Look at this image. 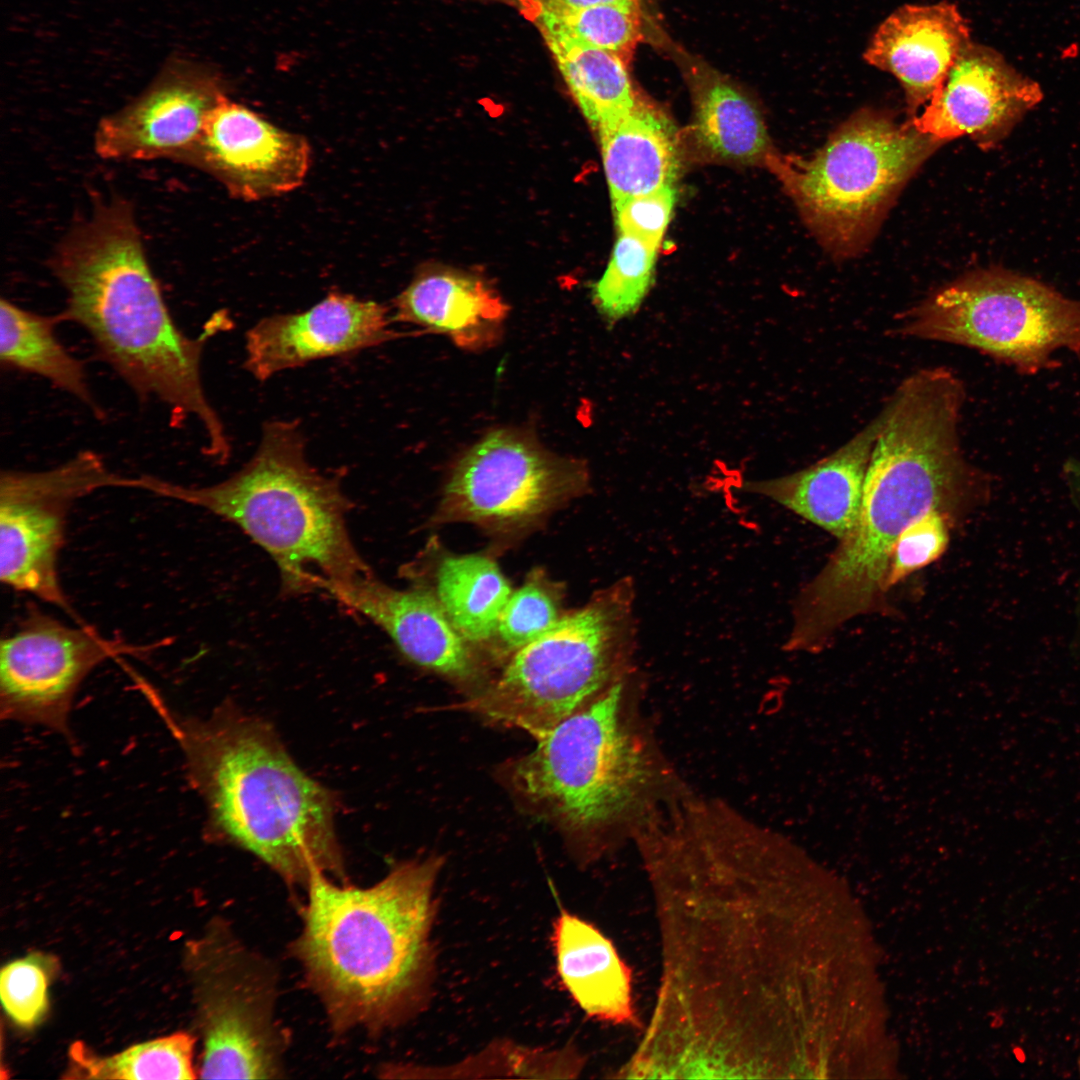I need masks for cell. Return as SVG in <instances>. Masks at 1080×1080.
<instances>
[{"label": "cell", "mask_w": 1080, "mask_h": 1080, "mask_svg": "<svg viewBox=\"0 0 1080 1080\" xmlns=\"http://www.w3.org/2000/svg\"><path fill=\"white\" fill-rule=\"evenodd\" d=\"M638 840L661 971L648 1023L615 1076L781 1075L786 964L780 941L793 847L701 802Z\"/></svg>", "instance_id": "obj_1"}, {"label": "cell", "mask_w": 1080, "mask_h": 1080, "mask_svg": "<svg viewBox=\"0 0 1080 1080\" xmlns=\"http://www.w3.org/2000/svg\"><path fill=\"white\" fill-rule=\"evenodd\" d=\"M965 392L952 370L929 367L906 377L886 402L856 523L797 595L785 650L819 652L847 621L881 611L904 529L933 510L954 522L986 496V474L961 447Z\"/></svg>", "instance_id": "obj_2"}, {"label": "cell", "mask_w": 1080, "mask_h": 1080, "mask_svg": "<svg viewBox=\"0 0 1080 1080\" xmlns=\"http://www.w3.org/2000/svg\"><path fill=\"white\" fill-rule=\"evenodd\" d=\"M443 866L440 855L406 860L368 887L323 874L311 880L290 948L335 1035L377 1036L428 1006L436 972L434 894Z\"/></svg>", "instance_id": "obj_3"}, {"label": "cell", "mask_w": 1080, "mask_h": 1080, "mask_svg": "<svg viewBox=\"0 0 1080 1080\" xmlns=\"http://www.w3.org/2000/svg\"><path fill=\"white\" fill-rule=\"evenodd\" d=\"M51 267L66 292L58 320L86 330L98 354L139 397L159 400L175 419L195 417L205 431L206 455L225 463L231 447L205 395L201 358L206 342L231 328L228 313H214L197 337L177 326L126 200L96 204L61 241Z\"/></svg>", "instance_id": "obj_4"}, {"label": "cell", "mask_w": 1080, "mask_h": 1080, "mask_svg": "<svg viewBox=\"0 0 1080 1080\" xmlns=\"http://www.w3.org/2000/svg\"><path fill=\"white\" fill-rule=\"evenodd\" d=\"M158 711L205 803L209 832L249 851L290 886L306 890L317 874L348 883L334 794L298 767L269 723L233 704L206 718Z\"/></svg>", "instance_id": "obj_5"}, {"label": "cell", "mask_w": 1080, "mask_h": 1080, "mask_svg": "<svg viewBox=\"0 0 1080 1080\" xmlns=\"http://www.w3.org/2000/svg\"><path fill=\"white\" fill-rule=\"evenodd\" d=\"M305 444L296 420L266 422L255 454L229 478L195 487L142 474L136 489L238 526L276 563L288 594L371 575L351 540L346 521L351 503L339 479L309 463Z\"/></svg>", "instance_id": "obj_6"}, {"label": "cell", "mask_w": 1080, "mask_h": 1080, "mask_svg": "<svg viewBox=\"0 0 1080 1080\" xmlns=\"http://www.w3.org/2000/svg\"><path fill=\"white\" fill-rule=\"evenodd\" d=\"M634 604L629 576L595 592L460 706L541 738L621 679L637 640Z\"/></svg>", "instance_id": "obj_7"}, {"label": "cell", "mask_w": 1080, "mask_h": 1080, "mask_svg": "<svg viewBox=\"0 0 1080 1080\" xmlns=\"http://www.w3.org/2000/svg\"><path fill=\"white\" fill-rule=\"evenodd\" d=\"M942 143L908 120L863 108L808 159L774 168L818 240L834 256L861 252L891 203Z\"/></svg>", "instance_id": "obj_8"}, {"label": "cell", "mask_w": 1080, "mask_h": 1080, "mask_svg": "<svg viewBox=\"0 0 1080 1080\" xmlns=\"http://www.w3.org/2000/svg\"><path fill=\"white\" fill-rule=\"evenodd\" d=\"M902 337L966 346L1025 376L1080 356V299L1036 278L990 267L964 274L902 314Z\"/></svg>", "instance_id": "obj_9"}, {"label": "cell", "mask_w": 1080, "mask_h": 1080, "mask_svg": "<svg viewBox=\"0 0 1080 1080\" xmlns=\"http://www.w3.org/2000/svg\"><path fill=\"white\" fill-rule=\"evenodd\" d=\"M623 690L620 679L505 769L516 795L571 834L615 820L644 781L642 761L620 723Z\"/></svg>", "instance_id": "obj_10"}, {"label": "cell", "mask_w": 1080, "mask_h": 1080, "mask_svg": "<svg viewBox=\"0 0 1080 1080\" xmlns=\"http://www.w3.org/2000/svg\"><path fill=\"white\" fill-rule=\"evenodd\" d=\"M589 488L590 474L583 461L553 454L520 431L498 429L457 461L433 522L518 531Z\"/></svg>", "instance_id": "obj_11"}, {"label": "cell", "mask_w": 1080, "mask_h": 1080, "mask_svg": "<svg viewBox=\"0 0 1080 1080\" xmlns=\"http://www.w3.org/2000/svg\"><path fill=\"white\" fill-rule=\"evenodd\" d=\"M131 477L112 471L104 458L82 450L41 471L3 470L0 475V579L88 624L62 587L59 557L72 506L98 490L130 488Z\"/></svg>", "instance_id": "obj_12"}, {"label": "cell", "mask_w": 1080, "mask_h": 1080, "mask_svg": "<svg viewBox=\"0 0 1080 1080\" xmlns=\"http://www.w3.org/2000/svg\"><path fill=\"white\" fill-rule=\"evenodd\" d=\"M146 649L105 637L92 625L65 624L31 607L1 639V719L69 737L73 699L90 672L108 659Z\"/></svg>", "instance_id": "obj_13"}, {"label": "cell", "mask_w": 1080, "mask_h": 1080, "mask_svg": "<svg viewBox=\"0 0 1080 1080\" xmlns=\"http://www.w3.org/2000/svg\"><path fill=\"white\" fill-rule=\"evenodd\" d=\"M204 1004L200 1077L279 1079L288 1032L277 1016L280 974L264 954L230 937Z\"/></svg>", "instance_id": "obj_14"}, {"label": "cell", "mask_w": 1080, "mask_h": 1080, "mask_svg": "<svg viewBox=\"0 0 1080 1080\" xmlns=\"http://www.w3.org/2000/svg\"><path fill=\"white\" fill-rule=\"evenodd\" d=\"M178 161L210 174L232 197L258 201L300 187L312 151L304 136L275 126L224 95Z\"/></svg>", "instance_id": "obj_15"}, {"label": "cell", "mask_w": 1080, "mask_h": 1080, "mask_svg": "<svg viewBox=\"0 0 1080 1080\" xmlns=\"http://www.w3.org/2000/svg\"><path fill=\"white\" fill-rule=\"evenodd\" d=\"M321 590L378 626L410 662L472 693L490 680L486 661L459 634L428 587L397 589L371 574L325 582Z\"/></svg>", "instance_id": "obj_16"}, {"label": "cell", "mask_w": 1080, "mask_h": 1080, "mask_svg": "<svg viewBox=\"0 0 1080 1080\" xmlns=\"http://www.w3.org/2000/svg\"><path fill=\"white\" fill-rule=\"evenodd\" d=\"M1042 99L1036 81L993 49L970 42L924 110L910 121L941 143L968 136L989 149L1005 139Z\"/></svg>", "instance_id": "obj_17"}, {"label": "cell", "mask_w": 1080, "mask_h": 1080, "mask_svg": "<svg viewBox=\"0 0 1080 1080\" xmlns=\"http://www.w3.org/2000/svg\"><path fill=\"white\" fill-rule=\"evenodd\" d=\"M224 95L223 81L215 72L175 61L142 95L101 120L95 150L105 159L178 161L197 138L208 111Z\"/></svg>", "instance_id": "obj_18"}, {"label": "cell", "mask_w": 1080, "mask_h": 1080, "mask_svg": "<svg viewBox=\"0 0 1080 1080\" xmlns=\"http://www.w3.org/2000/svg\"><path fill=\"white\" fill-rule=\"evenodd\" d=\"M391 320L385 305L334 290L303 312L258 321L246 333L244 366L266 381L315 360L353 354L399 337Z\"/></svg>", "instance_id": "obj_19"}, {"label": "cell", "mask_w": 1080, "mask_h": 1080, "mask_svg": "<svg viewBox=\"0 0 1080 1080\" xmlns=\"http://www.w3.org/2000/svg\"><path fill=\"white\" fill-rule=\"evenodd\" d=\"M970 42L968 22L954 4H910L879 25L864 59L900 82L910 113H915L941 87Z\"/></svg>", "instance_id": "obj_20"}, {"label": "cell", "mask_w": 1080, "mask_h": 1080, "mask_svg": "<svg viewBox=\"0 0 1080 1080\" xmlns=\"http://www.w3.org/2000/svg\"><path fill=\"white\" fill-rule=\"evenodd\" d=\"M885 417L883 407L841 447L804 469L746 480L739 489L764 496L841 540L856 523L871 454Z\"/></svg>", "instance_id": "obj_21"}, {"label": "cell", "mask_w": 1080, "mask_h": 1080, "mask_svg": "<svg viewBox=\"0 0 1080 1080\" xmlns=\"http://www.w3.org/2000/svg\"><path fill=\"white\" fill-rule=\"evenodd\" d=\"M393 319L446 334L457 346L481 350L501 336L508 307L480 278L449 269L420 271L394 300Z\"/></svg>", "instance_id": "obj_22"}, {"label": "cell", "mask_w": 1080, "mask_h": 1080, "mask_svg": "<svg viewBox=\"0 0 1080 1080\" xmlns=\"http://www.w3.org/2000/svg\"><path fill=\"white\" fill-rule=\"evenodd\" d=\"M552 943L561 984L588 1016L642 1029L631 969L599 929L561 910L553 923Z\"/></svg>", "instance_id": "obj_23"}, {"label": "cell", "mask_w": 1080, "mask_h": 1080, "mask_svg": "<svg viewBox=\"0 0 1080 1080\" xmlns=\"http://www.w3.org/2000/svg\"><path fill=\"white\" fill-rule=\"evenodd\" d=\"M596 130L613 205L673 185L680 152L674 126L663 112L640 99Z\"/></svg>", "instance_id": "obj_24"}, {"label": "cell", "mask_w": 1080, "mask_h": 1080, "mask_svg": "<svg viewBox=\"0 0 1080 1080\" xmlns=\"http://www.w3.org/2000/svg\"><path fill=\"white\" fill-rule=\"evenodd\" d=\"M57 322V316L40 315L2 298L1 365L46 379L101 418L104 413L93 397L83 363L58 339L55 332Z\"/></svg>", "instance_id": "obj_25"}, {"label": "cell", "mask_w": 1080, "mask_h": 1080, "mask_svg": "<svg viewBox=\"0 0 1080 1080\" xmlns=\"http://www.w3.org/2000/svg\"><path fill=\"white\" fill-rule=\"evenodd\" d=\"M459 634L476 650L489 646L512 594L497 563L481 554L447 555L432 589Z\"/></svg>", "instance_id": "obj_26"}, {"label": "cell", "mask_w": 1080, "mask_h": 1080, "mask_svg": "<svg viewBox=\"0 0 1080 1080\" xmlns=\"http://www.w3.org/2000/svg\"><path fill=\"white\" fill-rule=\"evenodd\" d=\"M569 91L594 129L631 110L635 94L627 64L566 31L539 27Z\"/></svg>", "instance_id": "obj_27"}, {"label": "cell", "mask_w": 1080, "mask_h": 1080, "mask_svg": "<svg viewBox=\"0 0 1080 1080\" xmlns=\"http://www.w3.org/2000/svg\"><path fill=\"white\" fill-rule=\"evenodd\" d=\"M692 130L697 144L714 159L773 166L779 159L757 107L725 81H712L700 90Z\"/></svg>", "instance_id": "obj_28"}, {"label": "cell", "mask_w": 1080, "mask_h": 1080, "mask_svg": "<svg viewBox=\"0 0 1080 1080\" xmlns=\"http://www.w3.org/2000/svg\"><path fill=\"white\" fill-rule=\"evenodd\" d=\"M523 3L538 28L566 31L617 55L627 65L641 38L640 2L591 7L572 6L564 0H523Z\"/></svg>", "instance_id": "obj_29"}, {"label": "cell", "mask_w": 1080, "mask_h": 1080, "mask_svg": "<svg viewBox=\"0 0 1080 1080\" xmlns=\"http://www.w3.org/2000/svg\"><path fill=\"white\" fill-rule=\"evenodd\" d=\"M562 585L543 569H533L512 592L500 616L493 640L487 647L488 663L501 668L518 650L549 630L563 610Z\"/></svg>", "instance_id": "obj_30"}, {"label": "cell", "mask_w": 1080, "mask_h": 1080, "mask_svg": "<svg viewBox=\"0 0 1080 1080\" xmlns=\"http://www.w3.org/2000/svg\"><path fill=\"white\" fill-rule=\"evenodd\" d=\"M195 1038L184 1032L143 1042L107 1058L88 1054L77 1043L72 1058L87 1078L99 1079H195Z\"/></svg>", "instance_id": "obj_31"}, {"label": "cell", "mask_w": 1080, "mask_h": 1080, "mask_svg": "<svg viewBox=\"0 0 1080 1080\" xmlns=\"http://www.w3.org/2000/svg\"><path fill=\"white\" fill-rule=\"evenodd\" d=\"M658 245L619 232L608 265L593 285V301L610 323L635 313L654 278Z\"/></svg>", "instance_id": "obj_32"}, {"label": "cell", "mask_w": 1080, "mask_h": 1080, "mask_svg": "<svg viewBox=\"0 0 1080 1080\" xmlns=\"http://www.w3.org/2000/svg\"><path fill=\"white\" fill-rule=\"evenodd\" d=\"M584 1066L583 1057L573 1048L544 1050L496 1042L462 1063L444 1068L402 1067V1072H433L448 1078L512 1076L520 1078H575Z\"/></svg>", "instance_id": "obj_33"}, {"label": "cell", "mask_w": 1080, "mask_h": 1080, "mask_svg": "<svg viewBox=\"0 0 1080 1080\" xmlns=\"http://www.w3.org/2000/svg\"><path fill=\"white\" fill-rule=\"evenodd\" d=\"M55 960L30 954L5 965L0 973V997L8 1016L23 1028H32L48 1009V983Z\"/></svg>", "instance_id": "obj_34"}, {"label": "cell", "mask_w": 1080, "mask_h": 1080, "mask_svg": "<svg viewBox=\"0 0 1080 1080\" xmlns=\"http://www.w3.org/2000/svg\"><path fill=\"white\" fill-rule=\"evenodd\" d=\"M951 523L946 515L933 510L904 529L891 551L886 578L888 590L942 556L949 544Z\"/></svg>", "instance_id": "obj_35"}, {"label": "cell", "mask_w": 1080, "mask_h": 1080, "mask_svg": "<svg viewBox=\"0 0 1080 1080\" xmlns=\"http://www.w3.org/2000/svg\"><path fill=\"white\" fill-rule=\"evenodd\" d=\"M676 199L673 185L614 204L618 232L660 244Z\"/></svg>", "instance_id": "obj_36"}, {"label": "cell", "mask_w": 1080, "mask_h": 1080, "mask_svg": "<svg viewBox=\"0 0 1080 1080\" xmlns=\"http://www.w3.org/2000/svg\"><path fill=\"white\" fill-rule=\"evenodd\" d=\"M568 4L576 7H591L604 4L615 3H637L640 0H564Z\"/></svg>", "instance_id": "obj_37"}, {"label": "cell", "mask_w": 1080, "mask_h": 1080, "mask_svg": "<svg viewBox=\"0 0 1080 1080\" xmlns=\"http://www.w3.org/2000/svg\"><path fill=\"white\" fill-rule=\"evenodd\" d=\"M1077 1067H1078V1072H1079V1075H1080V1053L1078 1054Z\"/></svg>", "instance_id": "obj_38"}]
</instances>
